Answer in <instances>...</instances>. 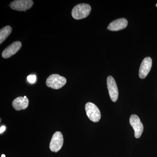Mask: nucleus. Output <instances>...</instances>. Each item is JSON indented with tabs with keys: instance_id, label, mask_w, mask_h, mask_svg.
I'll use <instances>...</instances> for the list:
<instances>
[{
	"instance_id": "13",
	"label": "nucleus",
	"mask_w": 157,
	"mask_h": 157,
	"mask_svg": "<svg viewBox=\"0 0 157 157\" xmlns=\"http://www.w3.org/2000/svg\"><path fill=\"white\" fill-rule=\"evenodd\" d=\"M28 81L31 83H34L36 81V76L35 75H30L28 76Z\"/></svg>"
},
{
	"instance_id": "10",
	"label": "nucleus",
	"mask_w": 157,
	"mask_h": 157,
	"mask_svg": "<svg viewBox=\"0 0 157 157\" xmlns=\"http://www.w3.org/2000/svg\"><path fill=\"white\" fill-rule=\"evenodd\" d=\"M128 21L125 18H121L115 20L109 24L107 29L111 31H118L126 28Z\"/></svg>"
},
{
	"instance_id": "11",
	"label": "nucleus",
	"mask_w": 157,
	"mask_h": 157,
	"mask_svg": "<svg viewBox=\"0 0 157 157\" xmlns=\"http://www.w3.org/2000/svg\"><path fill=\"white\" fill-rule=\"evenodd\" d=\"M29 104V99L26 96L18 97L12 102V106L15 110H20L26 109Z\"/></svg>"
},
{
	"instance_id": "15",
	"label": "nucleus",
	"mask_w": 157,
	"mask_h": 157,
	"mask_svg": "<svg viewBox=\"0 0 157 157\" xmlns=\"http://www.w3.org/2000/svg\"><path fill=\"white\" fill-rule=\"evenodd\" d=\"M2 157H6L5 155L3 154L2 155Z\"/></svg>"
},
{
	"instance_id": "4",
	"label": "nucleus",
	"mask_w": 157,
	"mask_h": 157,
	"mask_svg": "<svg viewBox=\"0 0 157 157\" xmlns=\"http://www.w3.org/2000/svg\"><path fill=\"white\" fill-rule=\"evenodd\" d=\"M63 137L61 132L55 133L51 140L49 148L52 151L57 152L61 149L63 144Z\"/></svg>"
},
{
	"instance_id": "7",
	"label": "nucleus",
	"mask_w": 157,
	"mask_h": 157,
	"mask_svg": "<svg viewBox=\"0 0 157 157\" xmlns=\"http://www.w3.org/2000/svg\"><path fill=\"white\" fill-rule=\"evenodd\" d=\"M107 86L110 99L113 102L117 101L118 98V90L115 79L112 76H109L107 78Z\"/></svg>"
},
{
	"instance_id": "1",
	"label": "nucleus",
	"mask_w": 157,
	"mask_h": 157,
	"mask_svg": "<svg viewBox=\"0 0 157 157\" xmlns=\"http://www.w3.org/2000/svg\"><path fill=\"white\" fill-rule=\"evenodd\" d=\"M91 11V7L89 5L85 3L78 4L73 8L72 16L76 20L83 19L89 15Z\"/></svg>"
},
{
	"instance_id": "16",
	"label": "nucleus",
	"mask_w": 157,
	"mask_h": 157,
	"mask_svg": "<svg viewBox=\"0 0 157 157\" xmlns=\"http://www.w3.org/2000/svg\"><path fill=\"white\" fill-rule=\"evenodd\" d=\"M156 7H157V4H156Z\"/></svg>"
},
{
	"instance_id": "14",
	"label": "nucleus",
	"mask_w": 157,
	"mask_h": 157,
	"mask_svg": "<svg viewBox=\"0 0 157 157\" xmlns=\"http://www.w3.org/2000/svg\"><path fill=\"white\" fill-rule=\"evenodd\" d=\"M6 127L5 126H2L1 127V128H0V133L2 134V133L6 131Z\"/></svg>"
},
{
	"instance_id": "5",
	"label": "nucleus",
	"mask_w": 157,
	"mask_h": 157,
	"mask_svg": "<svg viewBox=\"0 0 157 157\" xmlns=\"http://www.w3.org/2000/svg\"><path fill=\"white\" fill-rule=\"evenodd\" d=\"M33 4L32 0H16L11 2L10 6L13 10L25 11L32 8Z\"/></svg>"
},
{
	"instance_id": "2",
	"label": "nucleus",
	"mask_w": 157,
	"mask_h": 157,
	"mask_svg": "<svg viewBox=\"0 0 157 157\" xmlns=\"http://www.w3.org/2000/svg\"><path fill=\"white\" fill-rule=\"evenodd\" d=\"M67 83V79L59 74H52L46 79V84L48 87L53 89L61 88Z\"/></svg>"
},
{
	"instance_id": "9",
	"label": "nucleus",
	"mask_w": 157,
	"mask_h": 157,
	"mask_svg": "<svg viewBox=\"0 0 157 157\" xmlns=\"http://www.w3.org/2000/svg\"><path fill=\"white\" fill-rule=\"evenodd\" d=\"M21 45L22 44L21 42L19 41L13 42L3 51L2 53V56L5 59L9 58L17 53L21 48Z\"/></svg>"
},
{
	"instance_id": "6",
	"label": "nucleus",
	"mask_w": 157,
	"mask_h": 157,
	"mask_svg": "<svg viewBox=\"0 0 157 157\" xmlns=\"http://www.w3.org/2000/svg\"><path fill=\"white\" fill-rule=\"evenodd\" d=\"M130 123L135 131V136L136 138H139L143 133V124L138 116L133 114L130 118Z\"/></svg>"
},
{
	"instance_id": "8",
	"label": "nucleus",
	"mask_w": 157,
	"mask_h": 157,
	"mask_svg": "<svg viewBox=\"0 0 157 157\" xmlns=\"http://www.w3.org/2000/svg\"><path fill=\"white\" fill-rule=\"evenodd\" d=\"M152 59L149 57L144 59L139 69V76L140 78H145L150 71L152 67Z\"/></svg>"
},
{
	"instance_id": "3",
	"label": "nucleus",
	"mask_w": 157,
	"mask_h": 157,
	"mask_svg": "<svg viewBox=\"0 0 157 157\" xmlns=\"http://www.w3.org/2000/svg\"><path fill=\"white\" fill-rule=\"evenodd\" d=\"M85 110L88 117L92 121L98 122L101 119V112L95 104L88 102L86 104Z\"/></svg>"
},
{
	"instance_id": "12",
	"label": "nucleus",
	"mask_w": 157,
	"mask_h": 157,
	"mask_svg": "<svg viewBox=\"0 0 157 157\" xmlns=\"http://www.w3.org/2000/svg\"><path fill=\"white\" fill-rule=\"evenodd\" d=\"M12 28L8 25L4 27L0 30V44L2 43L9 36L12 32Z\"/></svg>"
}]
</instances>
